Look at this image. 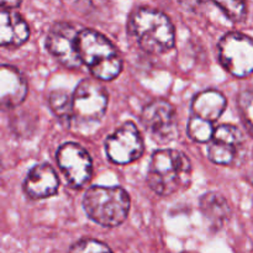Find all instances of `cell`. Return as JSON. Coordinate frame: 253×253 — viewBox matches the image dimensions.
Segmentation results:
<instances>
[{
  "label": "cell",
  "instance_id": "cell-11",
  "mask_svg": "<svg viewBox=\"0 0 253 253\" xmlns=\"http://www.w3.org/2000/svg\"><path fill=\"white\" fill-rule=\"evenodd\" d=\"M244 135L234 125L224 124L215 128L212 140L208 148V157L219 166H232L244 151Z\"/></svg>",
  "mask_w": 253,
  "mask_h": 253
},
{
  "label": "cell",
  "instance_id": "cell-8",
  "mask_svg": "<svg viewBox=\"0 0 253 253\" xmlns=\"http://www.w3.org/2000/svg\"><path fill=\"white\" fill-rule=\"evenodd\" d=\"M143 148L141 133L132 121L124 123L105 141L106 156L115 165L135 162L142 156Z\"/></svg>",
  "mask_w": 253,
  "mask_h": 253
},
{
  "label": "cell",
  "instance_id": "cell-14",
  "mask_svg": "<svg viewBox=\"0 0 253 253\" xmlns=\"http://www.w3.org/2000/svg\"><path fill=\"white\" fill-rule=\"evenodd\" d=\"M30 29L17 12L1 9L0 11V44L17 47L27 41Z\"/></svg>",
  "mask_w": 253,
  "mask_h": 253
},
{
  "label": "cell",
  "instance_id": "cell-6",
  "mask_svg": "<svg viewBox=\"0 0 253 253\" xmlns=\"http://www.w3.org/2000/svg\"><path fill=\"white\" fill-rule=\"evenodd\" d=\"M219 61L232 76L244 78L253 73V40L240 32H229L217 43Z\"/></svg>",
  "mask_w": 253,
  "mask_h": 253
},
{
  "label": "cell",
  "instance_id": "cell-13",
  "mask_svg": "<svg viewBox=\"0 0 253 253\" xmlns=\"http://www.w3.org/2000/svg\"><path fill=\"white\" fill-rule=\"evenodd\" d=\"M27 95V84L24 77L15 67L1 66L0 69V99L1 105L14 109L25 100Z\"/></svg>",
  "mask_w": 253,
  "mask_h": 253
},
{
  "label": "cell",
  "instance_id": "cell-12",
  "mask_svg": "<svg viewBox=\"0 0 253 253\" xmlns=\"http://www.w3.org/2000/svg\"><path fill=\"white\" fill-rule=\"evenodd\" d=\"M59 179L49 165H36L29 170L24 182V190L32 199H46L57 194Z\"/></svg>",
  "mask_w": 253,
  "mask_h": 253
},
{
  "label": "cell",
  "instance_id": "cell-15",
  "mask_svg": "<svg viewBox=\"0 0 253 253\" xmlns=\"http://www.w3.org/2000/svg\"><path fill=\"white\" fill-rule=\"evenodd\" d=\"M227 105L224 94L215 89H207L195 95L192 103V113L197 118L209 123L216 121Z\"/></svg>",
  "mask_w": 253,
  "mask_h": 253
},
{
  "label": "cell",
  "instance_id": "cell-5",
  "mask_svg": "<svg viewBox=\"0 0 253 253\" xmlns=\"http://www.w3.org/2000/svg\"><path fill=\"white\" fill-rule=\"evenodd\" d=\"M108 101V93L98 81L83 79L72 95L73 121L83 125L99 123L105 114Z\"/></svg>",
  "mask_w": 253,
  "mask_h": 253
},
{
  "label": "cell",
  "instance_id": "cell-19",
  "mask_svg": "<svg viewBox=\"0 0 253 253\" xmlns=\"http://www.w3.org/2000/svg\"><path fill=\"white\" fill-rule=\"evenodd\" d=\"M237 108L245 127L253 136V91L242 90L237 96Z\"/></svg>",
  "mask_w": 253,
  "mask_h": 253
},
{
  "label": "cell",
  "instance_id": "cell-4",
  "mask_svg": "<svg viewBox=\"0 0 253 253\" xmlns=\"http://www.w3.org/2000/svg\"><path fill=\"white\" fill-rule=\"evenodd\" d=\"M78 48L82 63L100 81H113L123 69V61L110 41L90 29L81 30Z\"/></svg>",
  "mask_w": 253,
  "mask_h": 253
},
{
  "label": "cell",
  "instance_id": "cell-17",
  "mask_svg": "<svg viewBox=\"0 0 253 253\" xmlns=\"http://www.w3.org/2000/svg\"><path fill=\"white\" fill-rule=\"evenodd\" d=\"M49 108L54 115L62 121L71 124L73 121V104L72 96L63 90H53L48 96Z\"/></svg>",
  "mask_w": 253,
  "mask_h": 253
},
{
  "label": "cell",
  "instance_id": "cell-9",
  "mask_svg": "<svg viewBox=\"0 0 253 253\" xmlns=\"http://www.w3.org/2000/svg\"><path fill=\"white\" fill-rule=\"evenodd\" d=\"M79 31L68 22H57L46 37V47L49 53L67 68H79L83 66L79 54Z\"/></svg>",
  "mask_w": 253,
  "mask_h": 253
},
{
  "label": "cell",
  "instance_id": "cell-20",
  "mask_svg": "<svg viewBox=\"0 0 253 253\" xmlns=\"http://www.w3.org/2000/svg\"><path fill=\"white\" fill-rule=\"evenodd\" d=\"M214 5L220 7L232 22H241L246 17L247 7L244 1H215Z\"/></svg>",
  "mask_w": 253,
  "mask_h": 253
},
{
  "label": "cell",
  "instance_id": "cell-18",
  "mask_svg": "<svg viewBox=\"0 0 253 253\" xmlns=\"http://www.w3.org/2000/svg\"><path fill=\"white\" fill-rule=\"evenodd\" d=\"M187 132L188 136L195 142L205 143L212 140L215 128L212 127V124L209 121H205L203 119L192 115V118L188 121Z\"/></svg>",
  "mask_w": 253,
  "mask_h": 253
},
{
  "label": "cell",
  "instance_id": "cell-1",
  "mask_svg": "<svg viewBox=\"0 0 253 253\" xmlns=\"http://www.w3.org/2000/svg\"><path fill=\"white\" fill-rule=\"evenodd\" d=\"M192 165L187 156L177 150H158L151 158L147 183L161 197H168L190 185Z\"/></svg>",
  "mask_w": 253,
  "mask_h": 253
},
{
  "label": "cell",
  "instance_id": "cell-10",
  "mask_svg": "<svg viewBox=\"0 0 253 253\" xmlns=\"http://www.w3.org/2000/svg\"><path fill=\"white\" fill-rule=\"evenodd\" d=\"M57 163L67 182L76 189L84 187L91 178L93 163L90 156L78 143H63L57 151Z\"/></svg>",
  "mask_w": 253,
  "mask_h": 253
},
{
  "label": "cell",
  "instance_id": "cell-3",
  "mask_svg": "<svg viewBox=\"0 0 253 253\" xmlns=\"http://www.w3.org/2000/svg\"><path fill=\"white\" fill-rule=\"evenodd\" d=\"M130 197L121 187L94 185L83 198L86 216L104 227H116L123 224L130 212Z\"/></svg>",
  "mask_w": 253,
  "mask_h": 253
},
{
  "label": "cell",
  "instance_id": "cell-7",
  "mask_svg": "<svg viewBox=\"0 0 253 253\" xmlns=\"http://www.w3.org/2000/svg\"><path fill=\"white\" fill-rule=\"evenodd\" d=\"M141 121L152 140L160 145H167L178 137L177 111L168 101L157 99L146 105L141 114Z\"/></svg>",
  "mask_w": 253,
  "mask_h": 253
},
{
  "label": "cell",
  "instance_id": "cell-16",
  "mask_svg": "<svg viewBox=\"0 0 253 253\" xmlns=\"http://www.w3.org/2000/svg\"><path fill=\"white\" fill-rule=\"evenodd\" d=\"M200 210L212 227L225 226L231 217V207L224 195L216 192H209L200 198Z\"/></svg>",
  "mask_w": 253,
  "mask_h": 253
},
{
  "label": "cell",
  "instance_id": "cell-22",
  "mask_svg": "<svg viewBox=\"0 0 253 253\" xmlns=\"http://www.w3.org/2000/svg\"><path fill=\"white\" fill-rule=\"evenodd\" d=\"M20 5H21V2H19V1H2L1 2V9L9 10V11H11V10H14L15 7H19Z\"/></svg>",
  "mask_w": 253,
  "mask_h": 253
},
{
  "label": "cell",
  "instance_id": "cell-23",
  "mask_svg": "<svg viewBox=\"0 0 253 253\" xmlns=\"http://www.w3.org/2000/svg\"><path fill=\"white\" fill-rule=\"evenodd\" d=\"M183 253H190V252H183Z\"/></svg>",
  "mask_w": 253,
  "mask_h": 253
},
{
  "label": "cell",
  "instance_id": "cell-21",
  "mask_svg": "<svg viewBox=\"0 0 253 253\" xmlns=\"http://www.w3.org/2000/svg\"><path fill=\"white\" fill-rule=\"evenodd\" d=\"M69 253H113V251L104 242L98 240L83 239L71 247Z\"/></svg>",
  "mask_w": 253,
  "mask_h": 253
},
{
  "label": "cell",
  "instance_id": "cell-2",
  "mask_svg": "<svg viewBox=\"0 0 253 253\" xmlns=\"http://www.w3.org/2000/svg\"><path fill=\"white\" fill-rule=\"evenodd\" d=\"M128 31L147 53H167L174 46L175 32L172 21L167 15L152 7L136 9L128 19Z\"/></svg>",
  "mask_w": 253,
  "mask_h": 253
}]
</instances>
